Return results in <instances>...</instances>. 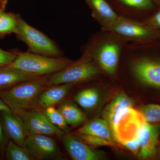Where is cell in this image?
Listing matches in <instances>:
<instances>
[{"instance_id": "1", "label": "cell", "mask_w": 160, "mask_h": 160, "mask_svg": "<svg viewBox=\"0 0 160 160\" xmlns=\"http://www.w3.org/2000/svg\"><path fill=\"white\" fill-rule=\"evenodd\" d=\"M134 54L130 62L132 74L144 86L160 90V41L144 44L126 43Z\"/></svg>"}, {"instance_id": "2", "label": "cell", "mask_w": 160, "mask_h": 160, "mask_svg": "<svg viewBox=\"0 0 160 160\" xmlns=\"http://www.w3.org/2000/svg\"><path fill=\"white\" fill-rule=\"evenodd\" d=\"M126 42L112 35L102 31L89 41L86 52L101 71L113 76L118 71L122 51Z\"/></svg>"}, {"instance_id": "3", "label": "cell", "mask_w": 160, "mask_h": 160, "mask_svg": "<svg viewBox=\"0 0 160 160\" xmlns=\"http://www.w3.org/2000/svg\"><path fill=\"white\" fill-rule=\"evenodd\" d=\"M48 78L49 75L38 77L18 83L9 89L0 91V98L14 114L33 109L39 95L48 87Z\"/></svg>"}, {"instance_id": "4", "label": "cell", "mask_w": 160, "mask_h": 160, "mask_svg": "<svg viewBox=\"0 0 160 160\" xmlns=\"http://www.w3.org/2000/svg\"><path fill=\"white\" fill-rule=\"evenodd\" d=\"M101 30L125 42L132 44H144L156 41L160 34V32L152 29L142 22L121 16L102 27Z\"/></svg>"}, {"instance_id": "5", "label": "cell", "mask_w": 160, "mask_h": 160, "mask_svg": "<svg viewBox=\"0 0 160 160\" xmlns=\"http://www.w3.org/2000/svg\"><path fill=\"white\" fill-rule=\"evenodd\" d=\"M74 61L68 58L52 57L29 52L20 51L9 66L37 76L53 74L70 66Z\"/></svg>"}, {"instance_id": "6", "label": "cell", "mask_w": 160, "mask_h": 160, "mask_svg": "<svg viewBox=\"0 0 160 160\" xmlns=\"http://www.w3.org/2000/svg\"><path fill=\"white\" fill-rule=\"evenodd\" d=\"M101 71L86 52L78 61L62 70L49 75L47 86L63 84H76L86 82L95 77Z\"/></svg>"}, {"instance_id": "7", "label": "cell", "mask_w": 160, "mask_h": 160, "mask_svg": "<svg viewBox=\"0 0 160 160\" xmlns=\"http://www.w3.org/2000/svg\"><path fill=\"white\" fill-rule=\"evenodd\" d=\"M106 120L114 141L120 144L138 138L140 129L146 122L140 111L132 107L121 109Z\"/></svg>"}, {"instance_id": "8", "label": "cell", "mask_w": 160, "mask_h": 160, "mask_svg": "<svg viewBox=\"0 0 160 160\" xmlns=\"http://www.w3.org/2000/svg\"><path fill=\"white\" fill-rule=\"evenodd\" d=\"M18 20L17 38L25 43L29 52L52 57H61L62 52L53 41L28 24L19 14Z\"/></svg>"}, {"instance_id": "9", "label": "cell", "mask_w": 160, "mask_h": 160, "mask_svg": "<svg viewBox=\"0 0 160 160\" xmlns=\"http://www.w3.org/2000/svg\"><path fill=\"white\" fill-rule=\"evenodd\" d=\"M17 115L22 120L28 134L44 135L61 138L64 132L52 125L43 112L37 109L21 111Z\"/></svg>"}, {"instance_id": "10", "label": "cell", "mask_w": 160, "mask_h": 160, "mask_svg": "<svg viewBox=\"0 0 160 160\" xmlns=\"http://www.w3.org/2000/svg\"><path fill=\"white\" fill-rule=\"evenodd\" d=\"M24 147L34 159H47L59 156L55 140L48 136L29 134L25 141Z\"/></svg>"}, {"instance_id": "11", "label": "cell", "mask_w": 160, "mask_h": 160, "mask_svg": "<svg viewBox=\"0 0 160 160\" xmlns=\"http://www.w3.org/2000/svg\"><path fill=\"white\" fill-rule=\"evenodd\" d=\"M159 124L146 122L140 129L138 139L140 149L138 155L139 158L148 160L154 157L156 154L158 138Z\"/></svg>"}, {"instance_id": "12", "label": "cell", "mask_w": 160, "mask_h": 160, "mask_svg": "<svg viewBox=\"0 0 160 160\" xmlns=\"http://www.w3.org/2000/svg\"><path fill=\"white\" fill-rule=\"evenodd\" d=\"M61 139L73 160H98L102 158V155L99 152L95 150L74 136L64 134Z\"/></svg>"}, {"instance_id": "13", "label": "cell", "mask_w": 160, "mask_h": 160, "mask_svg": "<svg viewBox=\"0 0 160 160\" xmlns=\"http://www.w3.org/2000/svg\"><path fill=\"white\" fill-rule=\"evenodd\" d=\"M4 130L9 140L24 147L28 132L22 120L11 111H0Z\"/></svg>"}, {"instance_id": "14", "label": "cell", "mask_w": 160, "mask_h": 160, "mask_svg": "<svg viewBox=\"0 0 160 160\" xmlns=\"http://www.w3.org/2000/svg\"><path fill=\"white\" fill-rule=\"evenodd\" d=\"M126 8V17L144 22L157 11L158 7L153 0H116Z\"/></svg>"}, {"instance_id": "15", "label": "cell", "mask_w": 160, "mask_h": 160, "mask_svg": "<svg viewBox=\"0 0 160 160\" xmlns=\"http://www.w3.org/2000/svg\"><path fill=\"white\" fill-rule=\"evenodd\" d=\"M74 84H63L49 86L43 90L39 95L36 108L45 109L54 106L64 99Z\"/></svg>"}, {"instance_id": "16", "label": "cell", "mask_w": 160, "mask_h": 160, "mask_svg": "<svg viewBox=\"0 0 160 160\" xmlns=\"http://www.w3.org/2000/svg\"><path fill=\"white\" fill-rule=\"evenodd\" d=\"M91 9L92 16L102 27L116 19L119 16L106 0H85Z\"/></svg>"}, {"instance_id": "17", "label": "cell", "mask_w": 160, "mask_h": 160, "mask_svg": "<svg viewBox=\"0 0 160 160\" xmlns=\"http://www.w3.org/2000/svg\"><path fill=\"white\" fill-rule=\"evenodd\" d=\"M38 77L39 76L23 72L8 66L0 67V91Z\"/></svg>"}, {"instance_id": "18", "label": "cell", "mask_w": 160, "mask_h": 160, "mask_svg": "<svg viewBox=\"0 0 160 160\" xmlns=\"http://www.w3.org/2000/svg\"><path fill=\"white\" fill-rule=\"evenodd\" d=\"M77 132L95 136L115 142L109 124L105 119L92 120L78 129Z\"/></svg>"}, {"instance_id": "19", "label": "cell", "mask_w": 160, "mask_h": 160, "mask_svg": "<svg viewBox=\"0 0 160 160\" xmlns=\"http://www.w3.org/2000/svg\"><path fill=\"white\" fill-rule=\"evenodd\" d=\"M58 109L68 125L79 126L86 121V114L72 103H63Z\"/></svg>"}, {"instance_id": "20", "label": "cell", "mask_w": 160, "mask_h": 160, "mask_svg": "<svg viewBox=\"0 0 160 160\" xmlns=\"http://www.w3.org/2000/svg\"><path fill=\"white\" fill-rule=\"evenodd\" d=\"M99 92L94 88L83 89L75 96L76 102L83 109L90 110L94 108L99 102Z\"/></svg>"}, {"instance_id": "21", "label": "cell", "mask_w": 160, "mask_h": 160, "mask_svg": "<svg viewBox=\"0 0 160 160\" xmlns=\"http://www.w3.org/2000/svg\"><path fill=\"white\" fill-rule=\"evenodd\" d=\"M133 101L124 92H121L113 98L111 102L106 106L103 114L105 120L121 109L133 106Z\"/></svg>"}, {"instance_id": "22", "label": "cell", "mask_w": 160, "mask_h": 160, "mask_svg": "<svg viewBox=\"0 0 160 160\" xmlns=\"http://www.w3.org/2000/svg\"><path fill=\"white\" fill-rule=\"evenodd\" d=\"M17 27V14L6 11L0 14V39H2L11 33L16 34Z\"/></svg>"}, {"instance_id": "23", "label": "cell", "mask_w": 160, "mask_h": 160, "mask_svg": "<svg viewBox=\"0 0 160 160\" xmlns=\"http://www.w3.org/2000/svg\"><path fill=\"white\" fill-rule=\"evenodd\" d=\"M5 158L8 160H35L25 147L9 140L6 146Z\"/></svg>"}, {"instance_id": "24", "label": "cell", "mask_w": 160, "mask_h": 160, "mask_svg": "<svg viewBox=\"0 0 160 160\" xmlns=\"http://www.w3.org/2000/svg\"><path fill=\"white\" fill-rule=\"evenodd\" d=\"M43 112L52 125L66 134H69L70 129L68 124L58 109H56L54 106L49 107L44 109Z\"/></svg>"}, {"instance_id": "25", "label": "cell", "mask_w": 160, "mask_h": 160, "mask_svg": "<svg viewBox=\"0 0 160 160\" xmlns=\"http://www.w3.org/2000/svg\"><path fill=\"white\" fill-rule=\"evenodd\" d=\"M139 111L146 122L152 124L160 123V105L150 104L140 107Z\"/></svg>"}, {"instance_id": "26", "label": "cell", "mask_w": 160, "mask_h": 160, "mask_svg": "<svg viewBox=\"0 0 160 160\" xmlns=\"http://www.w3.org/2000/svg\"><path fill=\"white\" fill-rule=\"evenodd\" d=\"M75 137L92 148H97L102 146L115 147L116 146L114 142L95 136L77 132Z\"/></svg>"}, {"instance_id": "27", "label": "cell", "mask_w": 160, "mask_h": 160, "mask_svg": "<svg viewBox=\"0 0 160 160\" xmlns=\"http://www.w3.org/2000/svg\"><path fill=\"white\" fill-rule=\"evenodd\" d=\"M20 52L18 49L5 51L0 48V67L10 65L17 57Z\"/></svg>"}, {"instance_id": "28", "label": "cell", "mask_w": 160, "mask_h": 160, "mask_svg": "<svg viewBox=\"0 0 160 160\" xmlns=\"http://www.w3.org/2000/svg\"><path fill=\"white\" fill-rule=\"evenodd\" d=\"M143 22L152 29L160 32V8Z\"/></svg>"}, {"instance_id": "29", "label": "cell", "mask_w": 160, "mask_h": 160, "mask_svg": "<svg viewBox=\"0 0 160 160\" xmlns=\"http://www.w3.org/2000/svg\"><path fill=\"white\" fill-rule=\"evenodd\" d=\"M9 140L4 130L1 118H0V158H5L6 147Z\"/></svg>"}, {"instance_id": "30", "label": "cell", "mask_w": 160, "mask_h": 160, "mask_svg": "<svg viewBox=\"0 0 160 160\" xmlns=\"http://www.w3.org/2000/svg\"><path fill=\"white\" fill-rule=\"evenodd\" d=\"M121 144L131 151L134 156L137 155L140 149V142L138 138L127 140Z\"/></svg>"}, {"instance_id": "31", "label": "cell", "mask_w": 160, "mask_h": 160, "mask_svg": "<svg viewBox=\"0 0 160 160\" xmlns=\"http://www.w3.org/2000/svg\"><path fill=\"white\" fill-rule=\"evenodd\" d=\"M11 111L3 100L0 98V111Z\"/></svg>"}, {"instance_id": "32", "label": "cell", "mask_w": 160, "mask_h": 160, "mask_svg": "<svg viewBox=\"0 0 160 160\" xmlns=\"http://www.w3.org/2000/svg\"><path fill=\"white\" fill-rule=\"evenodd\" d=\"M8 0H0V10L3 11H6Z\"/></svg>"}, {"instance_id": "33", "label": "cell", "mask_w": 160, "mask_h": 160, "mask_svg": "<svg viewBox=\"0 0 160 160\" xmlns=\"http://www.w3.org/2000/svg\"><path fill=\"white\" fill-rule=\"evenodd\" d=\"M158 8H160V0H153Z\"/></svg>"}, {"instance_id": "34", "label": "cell", "mask_w": 160, "mask_h": 160, "mask_svg": "<svg viewBox=\"0 0 160 160\" xmlns=\"http://www.w3.org/2000/svg\"><path fill=\"white\" fill-rule=\"evenodd\" d=\"M159 136H160V124H159ZM158 156H159V159H160V143H159V146Z\"/></svg>"}, {"instance_id": "35", "label": "cell", "mask_w": 160, "mask_h": 160, "mask_svg": "<svg viewBox=\"0 0 160 160\" xmlns=\"http://www.w3.org/2000/svg\"><path fill=\"white\" fill-rule=\"evenodd\" d=\"M4 12V11H2V10H0V14H1V13H2V12Z\"/></svg>"}, {"instance_id": "36", "label": "cell", "mask_w": 160, "mask_h": 160, "mask_svg": "<svg viewBox=\"0 0 160 160\" xmlns=\"http://www.w3.org/2000/svg\"><path fill=\"white\" fill-rule=\"evenodd\" d=\"M158 40H160V36H159V37Z\"/></svg>"}]
</instances>
